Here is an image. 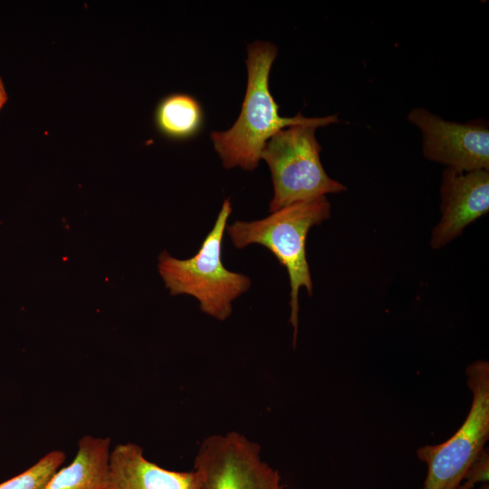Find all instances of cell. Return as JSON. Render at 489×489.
<instances>
[{
    "mask_svg": "<svg viewBox=\"0 0 489 489\" xmlns=\"http://www.w3.org/2000/svg\"><path fill=\"white\" fill-rule=\"evenodd\" d=\"M277 53V47L270 42L255 41L247 47V87L239 117L227 130L210 134L225 168L254 170L271 137L290 126L318 119L304 117L300 112L293 117L279 114V105L269 89L270 71Z\"/></svg>",
    "mask_w": 489,
    "mask_h": 489,
    "instance_id": "cell-1",
    "label": "cell"
},
{
    "mask_svg": "<svg viewBox=\"0 0 489 489\" xmlns=\"http://www.w3.org/2000/svg\"><path fill=\"white\" fill-rule=\"evenodd\" d=\"M331 209V204L324 196L289 205L261 220L235 221L226 229L236 248L261 244L286 268L291 287L289 322L293 327V346L298 333L300 288L304 287L309 295L313 292L306 257L307 235L312 226L330 217Z\"/></svg>",
    "mask_w": 489,
    "mask_h": 489,
    "instance_id": "cell-2",
    "label": "cell"
},
{
    "mask_svg": "<svg viewBox=\"0 0 489 489\" xmlns=\"http://www.w3.org/2000/svg\"><path fill=\"white\" fill-rule=\"evenodd\" d=\"M339 121L337 114L320 117L313 122L285 128L268 139L261 158L267 163L272 176L270 213L347 189L327 175L320 158L321 147L315 137L318 127Z\"/></svg>",
    "mask_w": 489,
    "mask_h": 489,
    "instance_id": "cell-3",
    "label": "cell"
},
{
    "mask_svg": "<svg viewBox=\"0 0 489 489\" xmlns=\"http://www.w3.org/2000/svg\"><path fill=\"white\" fill-rule=\"evenodd\" d=\"M231 212V202L226 199L196 255L180 260L163 251L158 264L170 294L197 298L200 310L218 321L231 315L232 302L251 286L249 277L228 271L221 260L224 232Z\"/></svg>",
    "mask_w": 489,
    "mask_h": 489,
    "instance_id": "cell-4",
    "label": "cell"
},
{
    "mask_svg": "<svg viewBox=\"0 0 489 489\" xmlns=\"http://www.w3.org/2000/svg\"><path fill=\"white\" fill-rule=\"evenodd\" d=\"M465 374L473 401L465 422L446 441L417 450L418 459L427 465L422 489H457L489 438L488 361H474Z\"/></svg>",
    "mask_w": 489,
    "mask_h": 489,
    "instance_id": "cell-5",
    "label": "cell"
},
{
    "mask_svg": "<svg viewBox=\"0 0 489 489\" xmlns=\"http://www.w3.org/2000/svg\"><path fill=\"white\" fill-rule=\"evenodd\" d=\"M193 471L197 489H283L279 472L263 460L259 445L235 431L205 438Z\"/></svg>",
    "mask_w": 489,
    "mask_h": 489,
    "instance_id": "cell-6",
    "label": "cell"
},
{
    "mask_svg": "<svg viewBox=\"0 0 489 489\" xmlns=\"http://www.w3.org/2000/svg\"><path fill=\"white\" fill-rule=\"evenodd\" d=\"M408 120L423 136V155L460 172L489 170V128L484 120L447 121L424 108H415Z\"/></svg>",
    "mask_w": 489,
    "mask_h": 489,
    "instance_id": "cell-7",
    "label": "cell"
},
{
    "mask_svg": "<svg viewBox=\"0 0 489 489\" xmlns=\"http://www.w3.org/2000/svg\"><path fill=\"white\" fill-rule=\"evenodd\" d=\"M441 219L434 227L430 245L439 249L489 211V170L460 172L446 168L442 176Z\"/></svg>",
    "mask_w": 489,
    "mask_h": 489,
    "instance_id": "cell-8",
    "label": "cell"
},
{
    "mask_svg": "<svg viewBox=\"0 0 489 489\" xmlns=\"http://www.w3.org/2000/svg\"><path fill=\"white\" fill-rule=\"evenodd\" d=\"M105 489H197L195 472L173 471L148 460L137 444H117L110 454Z\"/></svg>",
    "mask_w": 489,
    "mask_h": 489,
    "instance_id": "cell-9",
    "label": "cell"
},
{
    "mask_svg": "<svg viewBox=\"0 0 489 489\" xmlns=\"http://www.w3.org/2000/svg\"><path fill=\"white\" fill-rule=\"evenodd\" d=\"M110 444V437L82 436L72 461L59 468L43 489H105Z\"/></svg>",
    "mask_w": 489,
    "mask_h": 489,
    "instance_id": "cell-10",
    "label": "cell"
},
{
    "mask_svg": "<svg viewBox=\"0 0 489 489\" xmlns=\"http://www.w3.org/2000/svg\"><path fill=\"white\" fill-rule=\"evenodd\" d=\"M155 123L161 134L174 140L197 136L205 122L200 102L192 95L176 92L164 97L155 110Z\"/></svg>",
    "mask_w": 489,
    "mask_h": 489,
    "instance_id": "cell-11",
    "label": "cell"
},
{
    "mask_svg": "<svg viewBox=\"0 0 489 489\" xmlns=\"http://www.w3.org/2000/svg\"><path fill=\"white\" fill-rule=\"evenodd\" d=\"M64 461L62 450H52L26 470L1 483L0 489H43Z\"/></svg>",
    "mask_w": 489,
    "mask_h": 489,
    "instance_id": "cell-12",
    "label": "cell"
},
{
    "mask_svg": "<svg viewBox=\"0 0 489 489\" xmlns=\"http://www.w3.org/2000/svg\"><path fill=\"white\" fill-rule=\"evenodd\" d=\"M489 455L488 450L484 449L477 458L471 464L466 470L463 480L457 489H472L477 483L488 482ZM462 480V481H463Z\"/></svg>",
    "mask_w": 489,
    "mask_h": 489,
    "instance_id": "cell-13",
    "label": "cell"
},
{
    "mask_svg": "<svg viewBox=\"0 0 489 489\" xmlns=\"http://www.w3.org/2000/svg\"><path fill=\"white\" fill-rule=\"evenodd\" d=\"M7 101V94L2 80L0 79V109L5 105Z\"/></svg>",
    "mask_w": 489,
    "mask_h": 489,
    "instance_id": "cell-14",
    "label": "cell"
},
{
    "mask_svg": "<svg viewBox=\"0 0 489 489\" xmlns=\"http://www.w3.org/2000/svg\"><path fill=\"white\" fill-rule=\"evenodd\" d=\"M479 489H489L488 484H483Z\"/></svg>",
    "mask_w": 489,
    "mask_h": 489,
    "instance_id": "cell-15",
    "label": "cell"
}]
</instances>
